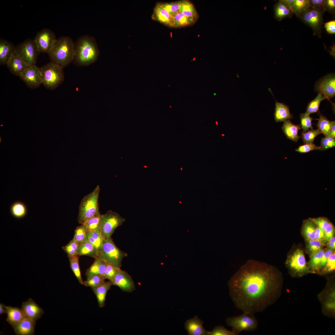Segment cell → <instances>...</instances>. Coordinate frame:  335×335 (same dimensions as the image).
Listing matches in <instances>:
<instances>
[{
  "instance_id": "1",
  "label": "cell",
  "mask_w": 335,
  "mask_h": 335,
  "mask_svg": "<svg viewBox=\"0 0 335 335\" xmlns=\"http://www.w3.org/2000/svg\"><path fill=\"white\" fill-rule=\"evenodd\" d=\"M280 279L278 271L273 267L249 260L228 281L229 294L238 308L254 315L276 300L279 292Z\"/></svg>"
},
{
  "instance_id": "2",
  "label": "cell",
  "mask_w": 335,
  "mask_h": 335,
  "mask_svg": "<svg viewBox=\"0 0 335 335\" xmlns=\"http://www.w3.org/2000/svg\"><path fill=\"white\" fill-rule=\"evenodd\" d=\"M99 54L96 39L91 36L83 35L75 42L73 62L78 66H89L97 60Z\"/></svg>"
},
{
  "instance_id": "3",
  "label": "cell",
  "mask_w": 335,
  "mask_h": 335,
  "mask_svg": "<svg viewBox=\"0 0 335 335\" xmlns=\"http://www.w3.org/2000/svg\"><path fill=\"white\" fill-rule=\"evenodd\" d=\"M75 42L70 37L63 36L57 38L48 53L51 61L64 68L73 61Z\"/></svg>"
},
{
  "instance_id": "4",
  "label": "cell",
  "mask_w": 335,
  "mask_h": 335,
  "mask_svg": "<svg viewBox=\"0 0 335 335\" xmlns=\"http://www.w3.org/2000/svg\"><path fill=\"white\" fill-rule=\"evenodd\" d=\"M100 190V187L97 185L81 200L78 217L79 224L82 225L88 220L100 214L98 203Z\"/></svg>"
},
{
  "instance_id": "5",
  "label": "cell",
  "mask_w": 335,
  "mask_h": 335,
  "mask_svg": "<svg viewBox=\"0 0 335 335\" xmlns=\"http://www.w3.org/2000/svg\"><path fill=\"white\" fill-rule=\"evenodd\" d=\"M40 68L42 84L47 88L54 90L64 81V74L63 67L51 61Z\"/></svg>"
},
{
  "instance_id": "6",
  "label": "cell",
  "mask_w": 335,
  "mask_h": 335,
  "mask_svg": "<svg viewBox=\"0 0 335 335\" xmlns=\"http://www.w3.org/2000/svg\"><path fill=\"white\" fill-rule=\"evenodd\" d=\"M127 254L119 249L111 237L104 239L98 257L116 267L121 268L123 259Z\"/></svg>"
},
{
  "instance_id": "7",
  "label": "cell",
  "mask_w": 335,
  "mask_h": 335,
  "mask_svg": "<svg viewBox=\"0 0 335 335\" xmlns=\"http://www.w3.org/2000/svg\"><path fill=\"white\" fill-rule=\"evenodd\" d=\"M226 322L237 335L243 331H254L258 327V321L254 315L248 312H243L238 316L228 317Z\"/></svg>"
},
{
  "instance_id": "8",
  "label": "cell",
  "mask_w": 335,
  "mask_h": 335,
  "mask_svg": "<svg viewBox=\"0 0 335 335\" xmlns=\"http://www.w3.org/2000/svg\"><path fill=\"white\" fill-rule=\"evenodd\" d=\"M325 10L323 7L310 8L303 12L299 18L313 29V35L321 36Z\"/></svg>"
},
{
  "instance_id": "9",
  "label": "cell",
  "mask_w": 335,
  "mask_h": 335,
  "mask_svg": "<svg viewBox=\"0 0 335 335\" xmlns=\"http://www.w3.org/2000/svg\"><path fill=\"white\" fill-rule=\"evenodd\" d=\"M101 234L104 239L111 237L115 230L122 225L126 219L118 213L112 210L101 214Z\"/></svg>"
},
{
  "instance_id": "10",
  "label": "cell",
  "mask_w": 335,
  "mask_h": 335,
  "mask_svg": "<svg viewBox=\"0 0 335 335\" xmlns=\"http://www.w3.org/2000/svg\"><path fill=\"white\" fill-rule=\"evenodd\" d=\"M39 52L34 39H27L16 46L15 53L28 66L35 65Z\"/></svg>"
},
{
  "instance_id": "11",
  "label": "cell",
  "mask_w": 335,
  "mask_h": 335,
  "mask_svg": "<svg viewBox=\"0 0 335 335\" xmlns=\"http://www.w3.org/2000/svg\"><path fill=\"white\" fill-rule=\"evenodd\" d=\"M56 39L53 31L45 28L37 33L34 40L40 52L48 54Z\"/></svg>"
},
{
  "instance_id": "12",
  "label": "cell",
  "mask_w": 335,
  "mask_h": 335,
  "mask_svg": "<svg viewBox=\"0 0 335 335\" xmlns=\"http://www.w3.org/2000/svg\"><path fill=\"white\" fill-rule=\"evenodd\" d=\"M19 77L31 88H37L42 84L40 68L36 65L28 66Z\"/></svg>"
},
{
  "instance_id": "13",
  "label": "cell",
  "mask_w": 335,
  "mask_h": 335,
  "mask_svg": "<svg viewBox=\"0 0 335 335\" xmlns=\"http://www.w3.org/2000/svg\"><path fill=\"white\" fill-rule=\"evenodd\" d=\"M288 263L289 268L298 274L310 271L307 266L303 251L300 249H296L289 257Z\"/></svg>"
},
{
  "instance_id": "14",
  "label": "cell",
  "mask_w": 335,
  "mask_h": 335,
  "mask_svg": "<svg viewBox=\"0 0 335 335\" xmlns=\"http://www.w3.org/2000/svg\"><path fill=\"white\" fill-rule=\"evenodd\" d=\"M316 89L325 99L330 101V99L335 95L334 75L330 74L321 79L317 84Z\"/></svg>"
},
{
  "instance_id": "15",
  "label": "cell",
  "mask_w": 335,
  "mask_h": 335,
  "mask_svg": "<svg viewBox=\"0 0 335 335\" xmlns=\"http://www.w3.org/2000/svg\"><path fill=\"white\" fill-rule=\"evenodd\" d=\"M110 282L112 285L118 286L124 292H131L135 289V284L132 277L121 269Z\"/></svg>"
},
{
  "instance_id": "16",
  "label": "cell",
  "mask_w": 335,
  "mask_h": 335,
  "mask_svg": "<svg viewBox=\"0 0 335 335\" xmlns=\"http://www.w3.org/2000/svg\"><path fill=\"white\" fill-rule=\"evenodd\" d=\"M21 309L26 317L35 321L44 313L43 310L31 298L22 303Z\"/></svg>"
},
{
  "instance_id": "17",
  "label": "cell",
  "mask_w": 335,
  "mask_h": 335,
  "mask_svg": "<svg viewBox=\"0 0 335 335\" xmlns=\"http://www.w3.org/2000/svg\"><path fill=\"white\" fill-rule=\"evenodd\" d=\"M204 322L195 316L187 320L185 324V328L189 335H207L208 331L203 327Z\"/></svg>"
},
{
  "instance_id": "18",
  "label": "cell",
  "mask_w": 335,
  "mask_h": 335,
  "mask_svg": "<svg viewBox=\"0 0 335 335\" xmlns=\"http://www.w3.org/2000/svg\"><path fill=\"white\" fill-rule=\"evenodd\" d=\"M6 65L11 74L18 76L28 66L22 58L16 53L11 57Z\"/></svg>"
},
{
  "instance_id": "19",
  "label": "cell",
  "mask_w": 335,
  "mask_h": 335,
  "mask_svg": "<svg viewBox=\"0 0 335 335\" xmlns=\"http://www.w3.org/2000/svg\"><path fill=\"white\" fill-rule=\"evenodd\" d=\"M16 46L10 41L0 38V64H7L9 59L15 53Z\"/></svg>"
},
{
  "instance_id": "20",
  "label": "cell",
  "mask_w": 335,
  "mask_h": 335,
  "mask_svg": "<svg viewBox=\"0 0 335 335\" xmlns=\"http://www.w3.org/2000/svg\"><path fill=\"white\" fill-rule=\"evenodd\" d=\"M36 324L35 321L25 317L12 327L16 335H32L34 333Z\"/></svg>"
},
{
  "instance_id": "21",
  "label": "cell",
  "mask_w": 335,
  "mask_h": 335,
  "mask_svg": "<svg viewBox=\"0 0 335 335\" xmlns=\"http://www.w3.org/2000/svg\"><path fill=\"white\" fill-rule=\"evenodd\" d=\"M152 18L166 25L172 27V18L171 15L160 3L157 4L155 7Z\"/></svg>"
},
{
  "instance_id": "22",
  "label": "cell",
  "mask_w": 335,
  "mask_h": 335,
  "mask_svg": "<svg viewBox=\"0 0 335 335\" xmlns=\"http://www.w3.org/2000/svg\"><path fill=\"white\" fill-rule=\"evenodd\" d=\"M5 308L7 314L6 320L12 326L19 323L25 317L21 309L10 306H5Z\"/></svg>"
},
{
  "instance_id": "23",
  "label": "cell",
  "mask_w": 335,
  "mask_h": 335,
  "mask_svg": "<svg viewBox=\"0 0 335 335\" xmlns=\"http://www.w3.org/2000/svg\"><path fill=\"white\" fill-rule=\"evenodd\" d=\"M112 285V284L110 281H105L100 285L92 288L96 297L99 306L100 307L105 306L107 292Z\"/></svg>"
},
{
  "instance_id": "24",
  "label": "cell",
  "mask_w": 335,
  "mask_h": 335,
  "mask_svg": "<svg viewBox=\"0 0 335 335\" xmlns=\"http://www.w3.org/2000/svg\"><path fill=\"white\" fill-rule=\"evenodd\" d=\"M274 116L276 122H284L293 118L289 107L284 103L278 102L276 100Z\"/></svg>"
},
{
  "instance_id": "25",
  "label": "cell",
  "mask_w": 335,
  "mask_h": 335,
  "mask_svg": "<svg viewBox=\"0 0 335 335\" xmlns=\"http://www.w3.org/2000/svg\"><path fill=\"white\" fill-rule=\"evenodd\" d=\"M179 11L194 24L199 17L198 14L194 6L188 0L181 1Z\"/></svg>"
},
{
  "instance_id": "26",
  "label": "cell",
  "mask_w": 335,
  "mask_h": 335,
  "mask_svg": "<svg viewBox=\"0 0 335 335\" xmlns=\"http://www.w3.org/2000/svg\"><path fill=\"white\" fill-rule=\"evenodd\" d=\"M282 129L288 139L296 142L299 140L300 136L298 134L301 129L300 125L294 124L288 119L284 121Z\"/></svg>"
},
{
  "instance_id": "27",
  "label": "cell",
  "mask_w": 335,
  "mask_h": 335,
  "mask_svg": "<svg viewBox=\"0 0 335 335\" xmlns=\"http://www.w3.org/2000/svg\"><path fill=\"white\" fill-rule=\"evenodd\" d=\"M107 264L105 261L99 257L95 258L93 263L86 271L87 278L94 275H104Z\"/></svg>"
},
{
  "instance_id": "28",
  "label": "cell",
  "mask_w": 335,
  "mask_h": 335,
  "mask_svg": "<svg viewBox=\"0 0 335 335\" xmlns=\"http://www.w3.org/2000/svg\"><path fill=\"white\" fill-rule=\"evenodd\" d=\"M274 17L280 21L285 18H291L293 14L284 3L279 0L274 6Z\"/></svg>"
},
{
  "instance_id": "29",
  "label": "cell",
  "mask_w": 335,
  "mask_h": 335,
  "mask_svg": "<svg viewBox=\"0 0 335 335\" xmlns=\"http://www.w3.org/2000/svg\"><path fill=\"white\" fill-rule=\"evenodd\" d=\"M86 232L93 231L101 232V220L99 214L88 220L82 224Z\"/></svg>"
},
{
  "instance_id": "30",
  "label": "cell",
  "mask_w": 335,
  "mask_h": 335,
  "mask_svg": "<svg viewBox=\"0 0 335 335\" xmlns=\"http://www.w3.org/2000/svg\"><path fill=\"white\" fill-rule=\"evenodd\" d=\"M10 212L12 216L17 219H21L26 215L27 209L26 205L22 202H14L11 205Z\"/></svg>"
},
{
  "instance_id": "31",
  "label": "cell",
  "mask_w": 335,
  "mask_h": 335,
  "mask_svg": "<svg viewBox=\"0 0 335 335\" xmlns=\"http://www.w3.org/2000/svg\"><path fill=\"white\" fill-rule=\"evenodd\" d=\"M316 227L315 224L310 218L303 221L302 226V232L307 241L315 239Z\"/></svg>"
},
{
  "instance_id": "32",
  "label": "cell",
  "mask_w": 335,
  "mask_h": 335,
  "mask_svg": "<svg viewBox=\"0 0 335 335\" xmlns=\"http://www.w3.org/2000/svg\"><path fill=\"white\" fill-rule=\"evenodd\" d=\"M77 255L79 256H87L95 259L98 257L99 252L91 243L87 241L85 243L79 246Z\"/></svg>"
},
{
  "instance_id": "33",
  "label": "cell",
  "mask_w": 335,
  "mask_h": 335,
  "mask_svg": "<svg viewBox=\"0 0 335 335\" xmlns=\"http://www.w3.org/2000/svg\"><path fill=\"white\" fill-rule=\"evenodd\" d=\"M172 18V27H181L194 24L179 11L171 15Z\"/></svg>"
},
{
  "instance_id": "34",
  "label": "cell",
  "mask_w": 335,
  "mask_h": 335,
  "mask_svg": "<svg viewBox=\"0 0 335 335\" xmlns=\"http://www.w3.org/2000/svg\"><path fill=\"white\" fill-rule=\"evenodd\" d=\"M87 241L91 243L99 252L102 248L104 239L100 232H86ZM99 256V255H98Z\"/></svg>"
},
{
  "instance_id": "35",
  "label": "cell",
  "mask_w": 335,
  "mask_h": 335,
  "mask_svg": "<svg viewBox=\"0 0 335 335\" xmlns=\"http://www.w3.org/2000/svg\"><path fill=\"white\" fill-rule=\"evenodd\" d=\"M70 267L79 282L82 285L84 284V282L81 276L79 263V256L75 255L68 256Z\"/></svg>"
},
{
  "instance_id": "36",
  "label": "cell",
  "mask_w": 335,
  "mask_h": 335,
  "mask_svg": "<svg viewBox=\"0 0 335 335\" xmlns=\"http://www.w3.org/2000/svg\"><path fill=\"white\" fill-rule=\"evenodd\" d=\"M317 126L321 133L325 136H330V132L333 121L328 120L327 118L320 114Z\"/></svg>"
},
{
  "instance_id": "37",
  "label": "cell",
  "mask_w": 335,
  "mask_h": 335,
  "mask_svg": "<svg viewBox=\"0 0 335 335\" xmlns=\"http://www.w3.org/2000/svg\"><path fill=\"white\" fill-rule=\"evenodd\" d=\"M310 8L309 0H294L292 10L298 17L305 11Z\"/></svg>"
},
{
  "instance_id": "38",
  "label": "cell",
  "mask_w": 335,
  "mask_h": 335,
  "mask_svg": "<svg viewBox=\"0 0 335 335\" xmlns=\"http://www.w3.org/2000/svg\"><path fill=\"white\" fill-rule=\"evenodd\" d=\"M73 240L79 246L87 242L86 232L82 225L76 228Z\"/></svg>"
},
{
  "instance_id": "39",
  "label": "cell",
  "mask_w": 335,
  "mask_h": 335,
  "mask_svg": "<svg viewBox=\"0 0 335 335\" xmlns=\"http://www.w3.org/2000/svg\"><path fill=\"white\" fill-rule=\"evenodd\" d=\"M324 99L323 96L319 93L316 97L309 103L305 113L310 115L317 113L319 111L321 102Z\"/></svg>"
},
{
  "instance_id": "40",
  "label": "cell",
  "mask_w": 335,
  "mask_h": 335,
  "mask_svg": "<svg viewBox=\"0 0 335 335\" xmlns=\"http://www.w3.org/2000/svg\"><path fill=\"white\" fill-rule=\"evenodd\" d=\"M106 278L105 275H92L87 278L86 280L84 282V285L92 288L96 287L105 281Z\"/></svg>"
},
{
  "instance_id": "41",
  "label": "cell",
  "mask_w": 335,
  "mask_h": 335,
  "mask_svg": "<svg viewBox=\"0 0 335 335\" xmlns=\"http://www.w3.org/2000/svg\"><path fill=\"white\" fill-rule=\"evenodd\" d=\"M324 250L322 248L310 256L309 267L313 270H319V266Z\"/></svg>"
},
{
  "instance_id": "42",
  "label": "cell",
  "mask_w": 335,
  "mask_h": 335,
  "mask_svg": "<svg viewBox=\"0 0 335 335\" xmlns=\"http://www.w3.org/2000/svg\"><path fill=\"white\" fill-rule=\"evenodd\" d=\"M307 242V248L311 256L318 252L325 245V243L316 239L309 240Z\"/></svg>"
},
{
  "instance_id": "43",
  "label": "cell",
  "mask_w": 335,
  "mask_h": 335,
  "mask_svg": "<svg viewBox=\"0 0 335 335\" xmlns=\"http://www.w3.org/2000/svg\"><path fill=\"white\" fill-rule=\"evenodd\" d=\"M320 131L318 129H310L305 132L302 133V137L304 144L314 143L315 138L320 134Z\"/></svg>"
},
{
  "instance_id": "44",
  "label": "cell",
  "mask_w": 335,
  "mask_h": 335,
  "mask_svg": "<svg viewBox=\"0 0 335 335\" xmlns=\"http://www.w3.org/2000/svg\"><path fill=\"white\" fill-rule=\"evenodd\" d=\"M301 128L302 132H305L310 129H313L312 121L313 118L309 115L306 113L301 114L300 115Z\"/></svg>"
},
{
  "instance_id": "45",
  "label": "cell",
  "mask_w": 335,
  "mask_h": 335,
  "mask_svg": "<svg viewBox=\"0 0 335 335\" xmlns=\"http://www.w3.org/2000/svg\"><path fill=\"white\" fill-rule=\"evenodd\" d=\"M335 146V139L331 136H325L321 138L320 145L319 146L320 150L324 151Z\"/></svg>"
},
{
  "instance_id": "46",
  "label": "cell",
  "mask_w": 335,
  "mask_h": 335,
  "mask_svg": "<svg viewBox=\"0 0 335 335\" xmlns=\"http://www.w3.org/2000/svg\"><path fill=\"white\" fill-rule=\"evenodd\" d=\"M209 335H237L232 330L230 331L223 326H216L211 331H208Z\"/></svg>"
},
{
  "instance_id": "47",
  "label": "cell",
  "mask_w": 335,
  "mask_h": 335,
  "mask_svg": "<svg viewBox=\"0 0 335 335\" xmlns=\"http://www.w3.org/2000/svg\"><path fill=\"white\" fill-rule=\"evenodd\" d=\"M79 245L73 239L66 245L62 247V249L68 256L78 255Z\"/></svg>"
},
{
  "instance_id": "48",
  "label": "cell",
  "mask_w": 335,
  "mask_h": 335,
  "mask_svg": "<svg viewBox=\"0 0 335 335\" xmlns=\"http://www.w3.org/2000/svg\"><path fill=\"white\" fill-rule=\"evenodd\" d=\"M121 269L107 263L104 275L106 279L111 281Z\"/></svg>"
},
{
  "instance_id": "49",
  "label": "cell",
  "mask_w": 335,
  "mask_h": 335,
  "mask_svg": "<svg viewBox=\"0 0 335 335\" xmlns=\"http://www.w3.org/2000/svg\"><path fill=\"white\" fill-rule=\"evenodd\" d=\"M171 15L179 11L181 1L170 3H160Z\"/></svg>"
},
{
  "instance_id": "50",
  "label": "cell",
  "mask_w": 335,
  "mask_h": 335,
  "mask_svg": "<svg viewBox=\"0 0 335 335\" xmlns=\"http://www.w3.org/2000/svg\"><path fill=\"white\" fill-rule=\"evenodd\" d=\"M320 147L315 145L314 143H307L300 145L295 151L300 153H304L310 151L319 150Z\"/></svg>"
},
{
  "instance_id": "51",
  "label": "cell",
  "mask_w": 335,
  "mask_h": 335,
  "mask_svg": "<svg viewBox=\"0 0 335 335\" xmlns=\"http://www.w3.org/2000/svg\"><path fill=\"white\" fill-rule=\"evenodd\" d=\"M310 218L315 223L317 226L323 231H324L326 226L330 222L327 218L324 217Z\"/></svg>"
},
{
  "instance_id": "52",
  "label": "cell",
  "mask_w": 335,
  "mask_h": 335,
  "mask_svg": "<svg viewBox=\"0 0 335 335\" xmlns=\"http://www.w3.org/2000/svg\"><path fill=\"white\" fill-rule=\"evenodd\" d=\"M323 270L326 272H330L333 271L335 269V252L328 257L327 264L323 268Z\"/></svg>"
},
{
  "instance_id": "53",
  "label": "cell",
  "mask_w": 335,
  "mask_h": 335,
  "mask_svg": "<svg viewBox=\"0 0 335 335\" xmlns=\"http://www.w3.org/2000/svg\"><path fill=\"white\" fill-rule=\"evenodd\" d=\"M335 229L333 225L330 222L326 226L324 232L326 242L334 236Z\"/></svg>"
},
{
  "instance_id": "54",
  "label": "cell",
  "mask_w": 335,
  "mask_h": 335,
  "mask_svg": "<svg viewBox=\"0 0 335 335\" xmlns=\"http://www.w3.org/2000/svg\"><path fill=\"white\" fill-rule=\"evenodd\" d=\"M334 252V251H333L328 248L326 250H324L319 265V270L324 268L325 266L328 257Z\"/></svg>"
},
{
  "instance_id": "55",
  "label": "cell",
  "mask_w": 335,
  "mask_h": 335,
  "mask_svg": "<svg viewBox=\"0 0 335 335\" xmlns=\"http://www.w3.org/2000/svg\"><path fill=\"white\" fill-rule=\"evenodd\" d=\"M325 11H328L331 14H333L335 11V0H325L323 6Z\"/></svg>"
},
{
  "instance_id": "56",
  "label": "cell",
  "mask_w": 335,
  "mask_h": 335,
  "mask_svg": "<svg viewBox=\"0 0 335 335\" xmlns=\"http://www.w3.org/2000/svg\"><path fill=\"white\" fill-rule=\"evenodd\" d=\"M324 28L327 32L330 34H335V20L329 21L324 24Z\"/></svg>"
},
{
  "instance_id": "57",
  "label": "cell",
  "mask_w": 335,
  "mask_h": 335,
  "mask_svg": "<svg viewBox=\"0 0 335 335\" xmlns=\"http://www.w3.org/2000/svg\"><path fill=\"white\" fill-rule=\"evenodd\" d=\"M315 239L325 243L326 242L324 231L317 226L315 230Z\"/></svg>"
},
{
  "instance_id": "58",
  "label": "cell",
  "mask_w": 335,
  "mask_h": 335,
  "mask_svg": "<svg viewBox=\"0 0 335 335\" xmlns=\"http://www.w3.org/2000/svg\"><path fill=\"white\" fill-rule=\"evenodd\" d=\"M310 8L323 7L325 0H309Z\"/></svg>"
},
{
  "instance_id": "59",
  "label": "cell",
  "mask_w": 335,
  "mask_h": 335,
  "mask_svg": "<svg viewBox=\"0 0 335 335\" xmlns=\"http://www.w3.org/2000/svg\"><path fill=\"white\" fill-rule=\"evenodd\" d=\"M327 246L328 249L333 251H334L335 249V237L333 236L329 239L328 241Z\"/></svg>"
},
{
  "instance_id": "60",
  "label": "cell",
  "mask_w": 335,
  "mask_h": 335,
  "mask_svg": "<svg viewBox=\"0 0 335 335\" xmlns=\"http://www.w3.org/2000/svg\"><path fill=\"white\" fill-rule=\"evenodd\" d=\"M280 1L284 3L292 11V8L294 0H280Z\"/></svg>"
},
{
  "instance_id": "61",
  "label": "cell",
  "mask_w": 335,
  "mask_h": 335,
  "mask_svg": "<svg viewBox=\"0 0 335 335\" xmlns=\"http://www.w3.org/2000/svg\"><path fill=\"white\" fill-rule=\"evenodd\" d=\"M330 136L333 138H335V122L333 121L332 125L330 129Z\"/></svg>"
},
{
  "instance_id": "62",
  "label": "cell",
  "mask_w": 335,
  "mask_h": 335,
  "mask_svg": "<svg viewBox=\"0 0 335 335\" xmlns=\"http://www.w3.org/2000/svg\"><path fill=\"white\" fill-rule=\"evenodd\" d=\"M326 306L328 309L334 310L335 309V302H329L327 303Z\"/></svg>"
},
{
  "instance_id": "63",
  "label": "cell",
  "mask_w": 335,
  "mask_h": 335,
  "mask_svg": "<svg viewBox=\"0 0 335 335\" xmlns=\"http://www.w3.org/2000/svg\"><path fill=\"white\" fill-rule=\"evenodd\" d=\"M5 305L3 303H0V315H1L4 313H6V311L5 308Z\"/></svg>"
}]
</instances>
